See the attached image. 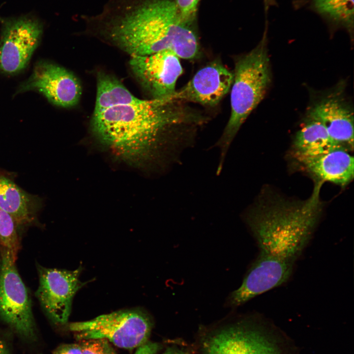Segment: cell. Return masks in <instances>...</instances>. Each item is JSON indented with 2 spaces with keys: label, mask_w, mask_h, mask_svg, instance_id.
<instances>
[{
  "label": "cell",
  "mask_w": 354,
  "mask_h": 354,
  "mask_svg": "<svg viewBox=\"0 0 354 354\" xmlns=\"http://www.w3.org/2000/svg\"><path fill=\"white\" fill-rule=\"evenodd\" d=\"M82 19L131 57L165 50L187 60L200 55L196 20L183 18L174 0H109Z\"/></svg>",
  "instance_id": "6da1fadb"
},
{
  "label": "cell",
  "mask_w": 354,
  "mask_h": 354,
  "mask_svg": "<svg viewBox=\"0 0 354 354\" xmlns=\"http://www.w3.org/2000/svg\"><path fill=\"white\" fill-rule=\"evenodd\" d=\"M182 102L138 98L94 111L92 129L101 142L126 159L142 161L150 158L161 147L177 160L186 148L182 145V131L202 122Z\"/></svg>",
  "instance_id": "7a4b0ae2"
},
{
  "label": "cell",
  "mask_w": 354,
  "mask_h": 354,
  "mask_svg": "<svg viewBox=\"0 0 354 354\" xmlns=\"http://www.w3.org/2000/svg\"><path fill=\"white\" fill-rule=\"evenodd\" d=\"M320 184L299 205L283 202L251 210L245 221L260 252L294 262L312 236L319 214Z\"/></svg>",
  "instance_id": "3957f363"
},
{
  "label": "cell",
  "mask_w": 354,
  "mask_h": 354,
  "mask_svg": "<svg viewBox=\"0 0 354 354\" xmlns=\"http://www.w3.org/2000/svg\"><path fill=\"white\" fill-rule=\"evenodd\" d=\"M200 334V354H300L294 341L260 314L218 323Z\"/></svg>",
  "instance_id": "277c9868"
},
{
  "label": "cell",
  "mask_w": 354,
  "mask_h": 354,
  "mask_svg": "<svg viewBox=\"0 0 354 354\" xmlns=\"http://www.w3.org/2000/svg\"><path fill=\"white\" fill-rule=\"evenodd\" d=\"M231 87V115L216 144L220 150L217 172L220 173L229 147L242 124L264 99L272 79L267 31L258 44L235 63Z\"/></svg>",
  "instance_id": "5b68a950"
},
{
  "label": "cell",
  "mask_w": 354,
  "mask_h": 354,
  "mask_svg": "<svg viewBox=\"0 0 354 354\" xmlns=\"http://www.w3.org/2000/svg\"><path fill=\"white\" fill-rule=\"evenodd\" d=\"M152 327L149 315L139 309L117 311L90 320L73 322L68 325L69 329L79 341L105 339L126 349L139 348L146 344Z\"/></svg>",
  "instance_id": "8992f818"
},
{
  "label": "cell",
  "mask_w": 354,
  "mask_h": 354,
  "mask_svg": "<svg viewBox=\"0 0 354 354\" xmlns=\"http://www.w3.org/2000/svg\"><path fill=\"white\" fill-rule=\"evenodd\" d=\"M16 256L0 247V317L20 334L31 337L34 330L31 302L16 267Z\"/></svg>",
  "instance_id": "52a82bcc"
},
{
  "label": "cell",
  "mask_w": 354,
  "mask_h": 354,
  "mask_svg": "<svg viewBox=\"0 0 354 354\" xmlns=\"http://www.w3.org/2000/svg\"><path fill=\"white\" fill-rule=\"evenodd\" d=\"M38 268L39 285L36 296L50 319L64 325L68 322L73 297L83 286L79 278L80 269Z\"/></svg>",
  "instance_id": "ba28073f"
},
{
  "label": "cell",
  "mask_w": 354,
  "mask_h": 354,
  "mask_svg": "<svg viewBox=\"0 0 354 354\" xmlns=\"http://www.w3.org/2000/svg\"><path fill=\"white\" fill-rule=\"evenodd\" d=\"M42 31L39 23L31 18L5 21L0 40V71L12 74L24 69L39 43Z\"/></svg>",
  "instance_id": "9c48e42d"
},
{
  "label": "cell",
  "mask_w": 354,
  "mask_h": 354,
  "mask_svg": "<svg viewBox=\"0 0 354 354\" xmlns=\"http://www.w3.org/2000/svg\"><path fill=\"white\" fill-rule=\"evenodd\" d=\"M179 58L165 50L143 56H131L130 66L135 76L152 97L164 99L174 93L183 72Z\"/></svg>",
  "instance_id": "30bf717a"
},
{
  "label": "cell",
  "mask_w": 354,
  "mask_h": 354,
  "mask_svg": "<svg viewBox=\"0 0 354 354\" xmlns=\"http://www.w3.org/2000/svg\"><path fill=\"white\" fill-rule=\"evenodd\" d=\"M295 263L260 252L241 285L230 294L226 304L237 307L284 283L290 277Z\"/></svg>",
  "instance_id": "8fae6325"
},
{
  "label": "cell",
  "mask_w": 354,
  "mask_h": 354,
  "mask_svg": "<svg viewBox=\"0 0 354 354\" xmlns=\"http://www.w3.org/2000/svg\"><path fill=\"white\" fill-rule=\"evenodd\" d=\"M35 90L44 95L53 104L63 108L76 105L82 95V88L77 78L66 69L47 62L35 66L20 91Z\"/></svg>",
  "instance_id": "7c38bea8"
},
{
  "label": "cell",
  "mask_w": 354,
  "mask_h": 354,
  "mask_svg": "<svg viewBox=\"0 0 354 354\" xmlns=\"http://www.w3.org/2000/svg\"><path fill=\"white\" fill-rule=\"evenodd\" d=\"M233 72L215 60L199 70L182 88L165 98L213 107L230 90Z\"/></svg>",
  "instance_id": "4fadbf2b"
},
{
  "label": "cell",
  "mask_w": 354,
  "mask_h": 354,
  "mask_svg": "<svg viewBox=\"0 0 354 354\" xmlns=\"http://www.w3.org/2000/svg\"><path fill=\"white\" fill-rule=\"evenodd\" d=\"M306 117L322 123L331 137L348 150L354 148V113L350 103L338 90L314 102Z\"/></svg>",
  "instance_id": "5bb4252c"
},
{
  "label": "cell",
  "mask_w": 354,
  "mask_h": 354,
  "mask_svg": "<svg viewBox=\"0 0 354 354\" xmlns=\"http://www.w3.org/2000/svg\"><path fill=\"white\" fill-rule=\"evenodd\" d=\"M296 159L321 181L344 186L354 178V157L345 148H337L316 156Z\"/></svg>",
  "instance_id": "9a60e30c"
},
{
  "label": "cell",
  "mask_w": 354,
  "mask_h": 354,
  "mask_svg": "<svg viewBox=\"0 0 354 354\" xmlns=\"http://www.w3.org/2000/svg\"><path fill=\"white\" fill-rule=\"evenodd\" d=\"M41 205L39 197L26 192L0 174V208L9 214L17 225L32 222Z\"/></svg>",
  "instance_id": "2e32d148"
},
{
  "label": "cell",
  "mask_w": 354,
  "mask_h": 354,
  "mask_svg": "<svg viewBox=\"0 0 354 354\" xmlns=\"http://www.w3.org/2000/svg\"><path fill=\"white\" fill-rule=\"evenodd\" d=\"M306 118L295 137L293 146L295 158L316 156L343 147L331 137L322 123Z\"/></svg>",
  "instance_id": "e0dca14e"
},
{
  "label": "cell",
  "mask_w": 354,
  "mask_h": 354,
  "mask_svg": "<svg viewBox=\"0 0 354 354\" xmlns=\"http://www.w3.org/2000/svg\"><path fill=\"white\" fill-rule=\"evenodd\" d=\"M96 97L94 111L138 99L117 78L100 73L97 79Z\"/></svg>",
  "instance_id": "ac0fdd59"
},
{
  "label": "cell",
  "mask_w": 354,
  "mask_h": 354,
  "mask_svg": "<svg viewBox=\"0 0 354 354\" xmlns=\"http://www.w3.org/2000/svg\"><path fill=\"white\" fill-rule=\"evenodd\" d=\"M315 11L331 25L353 34L354 0H312Z\"/></svg>",
  "instance_id": "d6986e66"
},
{
  "label": "cell",
  "mask_w": 354,
  "mask_h": 354,
  "mask_svg": "<svg viewBox=\"0 0 354 354\" xmlns=\"http://www.w3.org/2000/svg\"><path fill=\"white\" fill-rule=\"evenodd\" d=\"M17 224L12 216L0 208V247L17 254L19 242Z\"/></svg>",
  "instance_id": "ffe728a7"
},
{
  "label": "cell",
  "mask_w": 354,
  "mask_h": 354,
  "mask_svg": "<svg viewBox=\"0 0 354 354\" xmlns=\"http://www.w3.org/2000/svg\"><path fill=\"white\" fill-rule=\"evenodd\" d=\"M82 354H118L105 339L80 341Z\"/></svg>",
  "instance_id": "44dd1931"
},
{
  "label": "cell",
  "mask_w": 354,
  "mask_h": 354,
  "mask_svg": "<svg viewBox=\"0 0 354 354\" xmlns=\"http://www.w3.org/2000/svg\"><path fill=\"white\" fill-rule=\"evenodd\" d=\"M201 0H174L181 17L186 20H196L197 9Z\"/></svg>",
  "instance_id": "7402d4cb"
},
{
  "label": "cell",
  "mask_w": 354,
  "mask_h": 354,
  "mask_svg": "<svg viewBox=\"0 0 354 354\" xmlns=\"http://www.w3.org/2000/svg\"><path fill=\"white\" fill-rule=\"evenodd\" d=\"M53 354H82L80 345L79 344H66L58 347Z\"/></svg>",
  "instance_id": "603a6c76"
},
{
  "label": "cell",
  "mask_w": 354,
  "mask_h": 354,
  "mask_svg": "<svg viewBox=\"0 0 354 354\" xmlns=\"http://www.w3.org/2000/svg\"><path fill=\"white\" fill-rule=\"evenodd\" d=\"M161 346L159 343L147 342L138 348L133 354H156L161 349Z\"/></svg>",
  "instance_id": "cb8c5ba5"
},
{
  "label": "cell",
  "mask_w": 354,
  "mask_h": 354,
  "mask_svg": "<svg viewBox=\"0 0 354 354\" xmlns=\"http://www.w3.org/2000/svg\"><path fill=\"white\" fill-rule=\"evenodd\" d=\"M162 354H189L187 352L175 347H171L167 348Z\"/></svg>",
  "instance_id": "d4e9b609"
},
{
  "label": "cell",
  "mask_w": 354,
  "mask_h": 354,
  "mask_svg": "<svg viewBox=\"0 0 354 354\" xmlns=\"http://www.w3.org/2000/svg\"><path fill=\"white\" fill-rule=\"evenodd\" d=\"M0 354H9L5 343L0 340Z\"/></svg>",
  "instance_id": "484cf974"
},
{
  "label": "cell",
  "mask_w": 354,
  "mask_h": 354,
  "mask_svg": "<svg viewBox=\"0 0 354 354\" xmlns=\"http://www.w3.org/2000/svg\"><path fill=\"white\" fill-rule=\"evenodd\" d=\"M265 8L267 9L270 6L275 3V0H264Z\"/></svg>",
  "instance_id": "4316f807"
}]
</instances>
